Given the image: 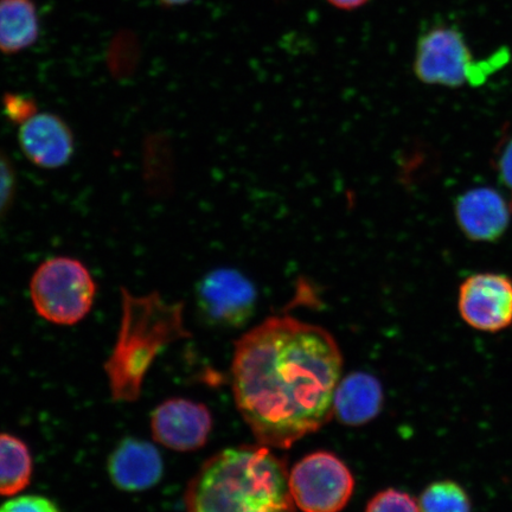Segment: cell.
Listing matches in <instances>:
<instances>
[{
	"instance_id": "1",
	"label": "cell",
	"mask_w": 512,
	"mask_h": 512,
	"mask_svg": "<svg viewBox=\"0 0 512 512\" xmlns=\"http://www.w3.org/2000/svg\"><path fill=\"white\" fill-rule=\"evenodd\" d=\"M343 368L335 338L320 326L271 317L236 343V406L262 446L287 450L334 414Z\"/></svg>"
},
{
	"instance_id": "2",
	"label": "cell",
	"mask_w": 512,
	"mask_h": 512,
	"mask_svg": "<svg viewBox=\"0 0 512 512\" xmlns=\"http://www.w3.org/2000/svg\"><path fill=\"white\" fill-rule=\"evenodd\" d=\"M283 459L266 446L227 448L204 462L184 495L187 512H297Z\"/></svg>"
},
{
	"instance_id": "3",
	"label": "cell",
	"mask_w": 512,
	"mask_h": 512,
	"mask_svg": "<svg viewBox=\"0 0 512 512\" xmlns=\"http://www.w3.org/2000/svg\"><path fill=\"white\" fill-rule=\"evenodd\" d=\"M188 337L183 304L166 302L158 293L136 296L121 291L119 334L105 363L112 399L136 402L157 357L172 343Z\"/></svg>"
},
{
	"instance_id": "4",
	"label": "cell",
	"mask_w": 512,
	"mask_h": 512,
	"mask_svg": "<svg viewBox=\"0 0 512 512\" xmlns=\"http://www.w3.org/2000/svg\"><path fill=\"white\" fill-rule=\"evenodd\" d=\"M95 280L78 259L55 256L38 266L30 280L36 312L56 325H75L85 319L96 298Z\"/></svg>"
},
{
	"instance_id": "5",
	"label": "cell",
	"mask_w": 512,
	"mask_h": 512,
	"mask_svg": "<svg viewBox=\"0 0 512 512\" xmlns=\"http://www.w3.org/2000/svg\"><path fill=\"white\" fill-rule=\"evenodd\" d=\"M507 56L491 61L475 62L460 32L451 28H435L421 37L416 50L414 70L427 85L460 87L465 82L478 85L486 76L502 66Z\"/></svg>"
},
{
	"instance_id": "6",
	"label": "cell",
	"mask_w": 512,
	"mask_h": 512,
	"mask_svg": "<svg viewBox=\"0 0 512 512\" xmlns=\"http://www.w3.org/2000/svg\"><path fill=\"white\" fill-rule=\"evenodd\" d=\"M294 503L304 512H339L350 501L355 479L334 453L309 454L288 475Z\"/></svg>"
},
{
	"instance_id": "7",
	"label": "cell",
	"mask_w": 512,
	"mask_h": 512,
	"mask_svg": "<svg viewBox=\"0 0 512 512\" xmlns=\"http://www.w3.org/2000/svg\"><path fill=\"white\" fill-rule=\"evenodd\" d=\"M254 285L245 275L220 268L204 275L196 287L198 311L206 322L223 329H240L256 309Z\"/></svg>"
},
{
	"instance_id": "8",
	"label": "cell",
	"mask_w": 512,
	"mask_h": 512,
	"mask_svg": "<svg viewBox=\"0 0 512 512\" xmlns=\"http://www.w3.org/2000/svg\"><path fill=\"white\" fill-rule=\"evenodd\" d=\"M458 310L464 322L480 332L508 329L512 324V280L504 274L471 275L459 288Z\"/></svg>"
},
{
	"instance_id": "9",
	"label": "cell",
	"mask_w": 512,
	"mask_h": 512,
	"mask_svg": "<svg viewBox=\"0 0 512 512\" xmlns=\"http://www.w3.org/2000/svg\"><path fill=\"white\" fill-rule=\"evenodd\" d=\"M213 430V416L203 403L169 399L151 415V432L156 443L177 452L200 450Z\"/></svg>"
},
{
	"instance_id": "10",
	"label": "cell",
	"mask_w": 512,
	"mask_h": 512,
	"mask_svg": "<svg viewBox=\"0 0 512 512\" xmlns=\"http://www.w3.org/2000/svg\"><path fill=\"white\" fill-rule=\"evenodd\" d=\"M18 143L29 162L46 170L60 169L72 159V128L59 115L37 112L19 125Z\"/></svg>"
},
{
	"instance_id": "11",
	"label": "cell",
	"mask_w": 512,
	"mask_h": 512,
	"mask_svg": "<svg viewBox=\"0 0 512 512\" xmlns=\"http://www.w3.org/2000/svg\"><path fill=\"white\" fill-rule=\"evenodd\" d=\"M511 216L508 200L501 192L488 187L467 190L456 203L459 227L473 241L492 242L502 238Z\"/></svg>"
},
{
	"instance_id": "12",
	"label": "cell",
	"mask_w": 512,
	"mask_h": 512,
	"mask_svg": "<svg viewBox=\"0 0 512 512\" xmlns=\"http://www.w3.org/2000/svg\"><path fill=\"white\" fill-rule=\"evenodd\" d=\"M108 476L115 488L142 492L156 486L164 473L163 458L155 445L137 438L121 440L108 458Z\"/></svg>"
},
{
	"instance_id": "13",
	"label": "cell",
	"mask_w": 512,
	"mask_h": 512,
	"mask_svg": "<svg viewBox=\"0 0 512 512\" xmlns=\"http://www.w3.org/2000/svg\"><path fill=\"white\" fill-rule=\"evenodd\" d=\"M383 389L375 376L352 373L339 381L334 396V415L345 426L368 424L380 414Z\"/></svg>"
},
{
	"instance_id": "14",
	"label": "cell",
	"mask_w": 512,
	"mask_h": 512,
	"mask_svg": "<svg viewBox=\"0 0 512 512\" xmlns=\"http://www.w3.org/2000/svg\"><path fill=\"white\" fill-rule=\"evenodd\" d=\"M38 18L31 0H0V50L18 53L37 40Z\"/></svg>"
},
{
	"instance_id": "15",
	"label": "cell",
	"mask_w": 512,
	"mask_h": 512,
	"mask_svg": "<svg viewBox=\"0 0 512 512\" xmlns=\"http://www.w3.org/2000/svg\"><path fill=\"white\" fill-rule=\"evenodd\" d=\"M34 462L23 440L0 433V496H16L28 488Z\"/></svg>"
},
{
	"instance_id": "16",
	"label": "cell",
	"mask_w": 512,
	"mask_h": 512,
	"mask_svg": "<svg viewBox=\"0 0 512 512\" xmlns=\"http://www.w3.org/2000/svg\"><path fill=\"white\" fill-rule=\"evenodd\" d=\"M419 508L421 512H472V501L462 485L439 480L422 491Z\"/></svg>"
},
{
	"instance_id": "17",
	"label": "cell",
	"mask_w": 512,
	"mask_h": 512,
	"mask_svg": "<svg viewBox=\"0 0 512 512\" xmlns=\"http://www.w3.org/2000/svg\"><path fill=\"white\" fill-rule=\"evenodd\" d=\"M366 512H421L419 503L407 492L388 489L379 492L368 504Z\"/></svg>"
},
{
	"instance_id": "18",
	"label": "cell",
	"mask_w": 512,
	"mask_h": 512,
	"mask_svg": "<svg viewBox=\"0 0 512 512\" xmlns=\"http://www.w3.org/2000/svg\"><path fill=\"white\" fill-rule=\"evenodd\" d=\"M17 188V178L14 166L5 153L0 151V219L9 210L14 201Z\"/></svg>"
},
{
	"instance_id": "19",
	"label": "cell",
	"mask_w": 512,
	"mask_h": 512,
	"mask_svg": "<svg viewBox=\"0 0 512 512\" xmlns=\"http://www.w3.org/2000/svg\"><path fill=\"white\" fill-rule=\"evenodd\" d=\"M0 512H61L49 498L37 495L17 496L0 505Z\"/></svg>"
},
{
	"instance_id": "20",
	"label": "cell",
	"mask_w": 512,
	"mask_h": 512,
	"mask_svg": "<svg viewBox=\"0 0 512 512\" xmlns=\"http://www.w3.org/2000/svg\"><path fill=\"white\" fill-rule=\"evenodd\" d=\"M4 110L11 123L21 125L38 112L36 102L29 96L8 94L4 98Z\"/></svg>"
},
{
	"instance_id": "21",
	"label": "cell",
	"mask_w": 512,
	"mask_h": 512,
	"mask_svg": "<svg viewBox=\"0 0 512 512\" xmlns=\"http://www.w3.org/2000/svg\"><path fill=\"white\" fill-rule=\"evenodd\" d=\"M496 169L502 182L512 191V139L503 143L497 153Z\"/></svg>"
},
{
	"instance_id": "22",
	"label": "cell",
	"mask_w": 512,
	"mask_h": 512,
	"mask_svg": "<svg viewBox=\"0 0 512 512\" xmlns=\"http://www.w3.org/2000/svg\"><path fill=\"white\" fill-rule=\"evenodd\" d=\"M329 3L336 6L338 9L354 10L361 8L368 0H328Z\"/></svg>"
},
{
	"instance_id": "23",
	"label": "cell",
	"mask_w": 512,
	"mask_h": 512,
	"mask_svg": "<svg viewBox=\"0 0 512 512\" xmlns=\"http://www.w3.org/2000/svg\"><path fill=\"white\" fill-rule=\"evenodd\" d=\"M162 2L168 5H181L190 2V0H162Z\"/></svg>"
}]
</instances>
